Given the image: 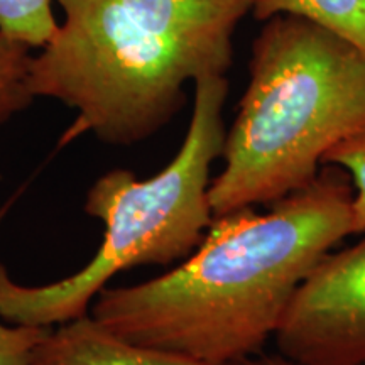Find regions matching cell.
<instances>
[{"instance_id":"obj_1","label":"cell","mask_w":365,"mask_h":365,"mask_svg":"<svg viewBox=\"0 0 365 365\" xmlns=\"http://www.w3.org/2000/svg\"><path fill=\"white\" fill-rule=\"evenodd\" d=\"M354 188L322 166L307 188L213 217L200 245L163 276L105 287L90 317L118 339L205 365L264 352L312 267L352 235Z\"/></svg>"},{"instance_id":"obj_2","label":"cell","mask_w":365,"mask_h":365,"mask_svg":"<svg viewBox=\"0 0 365 365\" xmlns=\"http://www.w3.org/2000/svg\"><path fill=\"white\" fill-rule=\"evenodd\" d=\"M65 21L33 56L31 90L76 112L59 139H150L178 115L185 86L227 75L254 0H56Z\"/></svg>"},{"instance_id":"obj_3","label":"cell","mask_w":365,"mask_h":365,"mask_svg":"<svg viewBox=\"0 0 365 365\" xmlns=\"http://www.w3.org/2000/svg\"><path fill=\"white\" fill-rule=\"evenodd\" d=\"M365 130V54L330 31L274 16L252 43L249 85L210 185L213 217L307 188L333 145Z\"/></svg>"},{"instance_id":"obj_4","label":"cell","mask_w":365,"mask_h":365,"mask_svg":"<svg viewBox=\"0 0 365 365\" xmlns=\"http://www.w3.org/2000/svg\"><path fill=\"white\" fill-rule=\"evenodd\" d=\"M227 75L195 81L191 120L176 156L139 180L112 170L90 186L85 212L105 225L97 254L78 272L51 284L22 286L0 264V318L12 325L54 328L90 313L91 301L117 274L185 261L213 222L212 166L225 144Z\"/></svg>"},{"instance_id":"obj_5","label":"cell","mask_w":365,"mask_h":365,"mask_svg":"<svg viewBox=\"0 0 365 365\" xmlns=\"http://www.w3.org/2000/svg\"><path fill=\"white\" fill-rule=\"evenodd\" d=\"M274 341L298 365H365V237L314 264Z\"/></svg>"},{"instance_id":"obj_6","label":"cell","mask_w":365,"mask_h":365,"mask_svg":"<svg viewBox=\"0 0 365 365\" xmlns=\"http://www.w3.org/2000/svg\"><path fill=\"white\" fill-rule=\"evenodd\" d=\"M29 365H205L182 355L135 345L112 335L90 313L51 328Z\"/></svg>"},{"instance_id":"obj_7","label":"cell","mask_w":365,"mask_h":365,"mask_svg":"<svg viewBox=\"0 0 365 365\" xmlns=\"http://www.w3.org/2000/svg\"><path fill=\"white\" fill-rule=\"evenodd\" d=\"M252 14L257 21L274 16L301 17L365 54V0H254Z\"/></svg>"},{"instance_id":"obj_8","label":"cell","mask_w":365,"mask_h":365,"mask_svg":"<svg viewBox=\"0 0 365 365\" xmlns=\"http://www.w3.org/2000/svg\"><path fill=\"white\" fill-rule=\"evenodd\" d=\"M29 46L0 29V125L24 112L36 98L31 90Z\"/></svg>"},{"instance_id":"obj_9","label":"cell","mask_w":365,"mask_h":365,"mask_svg":"<svg viewBox=\"0 0 365 365\" xmlns=\"http://www.w3.org/2000/svg\"><path fill=\"white\" fill-rule=\"evenodd\" d=\"M58 26L53 0H0V29L31 49L48 44Z\"/></svg>"},{"instance_id":"obj_10","label":"cell","mask_w":365,"mask_h":365,"mask_svg":"<svg viewBox=\"0 0 365 365\" xmlns=\"http://www.w3.org/2000/svg\"><path fill=\"white\" fill-rule=\"evenodd\" d=\"M323 166L344 170L352 182V235L365 234V130L346 137L328 150Z\"/></svg>"},{"instance_id":"obj_11","label":"cell","mask_w":365,"mask_h":365,"mask_svg":"<svg viewBox=\"0 0 365 365\" xmlns=\"http://www.w3.org/2000/svg\"><path fill=\"white\" fill-rule=\"evenodd\" d=\"M51 328L12 325L0 318V365H29L34 349Z\"/></svg>"},{"instance_id":"obj_12","label":"cell","mask_w":365,"mask_h":365,"mask_svg":"<svg viewBox=\"0 0 365 365\" xmlns=\"http://www.w3.org/2000/svg\"><path fill=\"white\" fill-rule=\"evenodd\" d=\"M225 365H298V364H294L293 360L286 359L284 355H281L279 352L276 354L261 352V354L250 355V357L239 359L235 360V362H230Z\"/></svg>"},{"instance_id":"obj_13","label":"cell","mask_w":365,"mask_h":365,"mask_svg":"<svg viewBox=\"0 0 365 365\" xmlns=\"http://www.w3.org/2000/svg\"><path fill=\"white\" fill-rule=\"evenodd\" d=\"M7 212H9V205H6V207H4V208H0V223H2L4 217H6Z\"/></svg>"}]
</instances>
